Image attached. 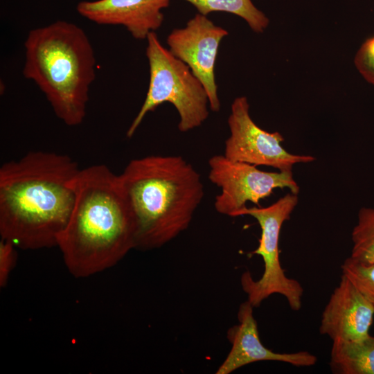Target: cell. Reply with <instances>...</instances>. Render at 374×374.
Here are the masks:
<instances>
[{"label":"cell","mask_w":374,"mask_h":374,"mask_svg":"<svg viewBox=\"0 0 374 374\" xmlns=\"http://www.w3.org/2000/svg\"><path fill=\"white\" fill-rule=\"evenodd\" d=\"M80 168L69 155L31 151L0 168V234L22 249L57 246L71 215L72 181Z\"/></svg>","instance_id":"obj_1"},{"label":"cell","mask_w":374,"mask_h":374,"mask_svg":"<svg viewBox=\"0 0 374 374\" xmlns=\"http://www.w3.org/2000/svg\"><path fill=\"white\" fill-rule=\"evenodd\" d=\"M72 186L73 208L57 246L69 272L88 277L135 249V226L119 175L107 166L80 169Z\"/></svg>","instance_id":"obj_2"},{"label":"cell","mask_w":374,"mask_h":374,"mask_svg":"<svg viewBox=\"0 0 374 374\" xmlns=\"http://www.w3.org/2000/svg\"><path fill=\"white\" fill-rule=\"evenodd\" d=\"M119 177L141 250L159 248L187 229L204 196L200 174L179 155L132 159Z\"/></svg>","instance_id":"obj_3"},{"label":"cell","mask_w":374,"mask_h":374,"mask_svg":"<svg viewBox=\"0 0 374 374\" xmlns=\"http://www.w3.org/2000/svg\"><path fill=\"white\" fill-rule=\"evenodd\" d=\"M24 48V76L37 84L59 119L68 126L80 125L96 78L94 51L86 33L57 20L30 30Z\"/></svg>","instance_id":"obj_4"},{"label":"cell","mask_w":374,"mask_h":374,"mask_svg":"<svg viewBox=\"0 0 374 374\" xmlns=\"http://www.w3.org/2000/svg\"><path fill=\"white\" fill-rule=\"evenodd\" d=\"M146 40L149 87L144 102L127 131V137L134 134L148 113L164 103L172 104L177 109L180 132L201 126L209 115L208 98L203 84L186 64L161 44L155 32H151Z\"/></svg>","instance_id":"obj_5"},{"label":"cell","mask_w":374,"mask_h":374,"mask_svg":"<svg viewBox=\"0 0 374 374\" xmlns=\"http://www.w3.org/2000/svg\"><path fill=\"white\" fill-rule=\"evenodd\" d=\"M298 200L297 195L290 192L268 206L246 207L239 214L253 217L261 229L258 246L252 253L262 257L263 273L258 280H254L248 271L240 277L242 288L253 308L274 294L283 296L292 310L301 308L303 288L298 280L286 276L280 262L278 247L282 226L290 218Z\"/></svg>","instance_id":"obj_6"},{"label":"cell","mask_w":374,"mask_h":374,"mask_svg":"<svg viewBox=\"0 0 374 374\" xmlns=\"http://www.w3.org/2000/svg\"><path fill=\"white\" fill-rule=\"evenodd\" d=\"M208 164V177L221 190L215 198L214 207L224 215L239 217L248 202L260 206V202L276 188L299 193L292 171L265 172L254 165L231 161L224 154L212 156Z\"/></svg>","instance_id":"obj_7"},{"label":"cell","mask_w":374,"mask_h":374,"mask_svg":"<svg viewBox=\"0 0 374 374\" xmlns=\"http://www.w3.org/2000/svg\"><path fill=\"white\" fill-rule=\"evenodd\" d=\"M227 122L229 136L224 142L223 154L231 161L292 171L296 163L315 160L312 156L288 152L282 145L284 139L279 132L260 128L250 116L245 96L233 100Z\"/></svg>","instance_id":"obj_8"},{"label":"cell","mask_w":374,"mask_h":374,"mask_svg":"<svg viewBox=\"0 0 374 374\" xmlns=\"http://www.w3.org/2000/svg\"><path fill=\"white\" fill-rule=\"evenodd\" d=\"M228 31L215 25L206 15L197 13L185 27L173 29L166 42L169 51L186 64L206 89L209 108L220 110L215 77V66L222 39Z\"/></svg>","instance_id":"obj_9"},{"label":"cell","mask_w":374,"mask_h":374,"mask_svg":"<svg viewBox=\"0 0 374 374\" xmlns=\"http://www.w3.org/2000/svg\"><path fill=\"white\" fill-rule=\"evenodd\" d=\"M253 309L248 301L240 305L239 323L227 331L231 348L216 374H229L240 367L262 361L280 362L298 367L312 366L317 363V357L308 351L280 353L265 347L260 339Z\"/></svg>","instance_id":"obj_10"},{"label":"cell","mask_w":374,"mask_h":374,"mask_svg":"<svg viewBox=\"0 0 374 374\" xmlns=\"http://www.w3.org/2000/svg\"><path fill=\"white\" fill-rule=\"evenodd\" d=\"M373 317L371 302L341 275L322 312L319 332L332 341L360 340L370 335Z\"/></svg>","instance_id":"obj_11"},{"label":"cell","mask_w":374,"mask_h":374,"mask_svg":"<svg viewBox=\"0 0 374 374\" xmlns=\"http://www.w3.org/2000/svg\"><path fill=\"white\" fill-rule=\"evenodd\" d=\"M170 0L82 1L76 6L78 14L99 25L122 26L137 39H146L164 20L163 10Z\"/></svg>","instance_id":"obj_12"},{"label":"cell","mask_w":374,"mask_h":374,"mask_svg":"<svg viewBox=\"0 0 374 374\" xmlns=\"http://www.w3.org/2000/svg\"><path fill=\"white\" fill-rule=\"evenodd\" d=\"M330 366L336 374H374V336L332 341Z\"/></svg>","instance_id":"obj_13"},{"label":"cell","mask_w":374,"mask_h":374,"mask_svg":"<svg viewBox=\"0 0 374 374\" xmlns=\"http://www.w3.org/2000/svg\"><path fill=\"white\" fill-rule=\"evenodd\" d=\"M193 5L198 13L207 16L213 12H225L243 19L258 33L269 25L268 17L258 9L251 0H184Z\"/></svg>","instance_id":"obj_14"},{"label":"cell","mask_w":374,"mask_h":374,"mask_svg":"<svg viewBox=\"0 0 374 374\" xmlns=\"http://www.w3.org/2000/svg\"><path fill=\"white\" fill-rule=\"evenodd\" d=\"M351 239L350 257L362 263L374 265V208L359 209Z\"/></svg>","instance_id":"obj_15"},{"label":"cell","mask_w":374,"mask_h":374,"mask_svg":"<svg viewBox=\"0 0 374 374\" xmlns=\"http://www.w3.org/2000/svg\"><path fill=\"white\" fill-rule=\"evenodd\" d=\"M341 269V275L348 278L374 308V265L362 263L348 257Z\"/></svg>","instance_id":"obj_16"},{"label":"cell","mask_w":374,"mask_h":374,"mask_svg":"<svg viewBox=\"0 0 374 374\" xmlns=\"http://www.w3.org/2000/svg\"><path fill=\"white\" fill-rule=\"evenodd\" d=\"M354 64L361 75L374 85V35L362 44L355 55Z\"/></svg>","instance_id":"obj_17"},{"label":"cell","mask_w":374,"mask_h":374,"mask_svg":"<svg viewBox=\"0 0 374 374\" xmlns=\"http://www.w3.org/2000/svg\"><path fill=\"white\" fill-rule=\"evenodd\" d=\"M16 246L10 241H0V285L4 287L17 260Z\"/></svg>","instance_id":"obj_18"}]
</instances>
